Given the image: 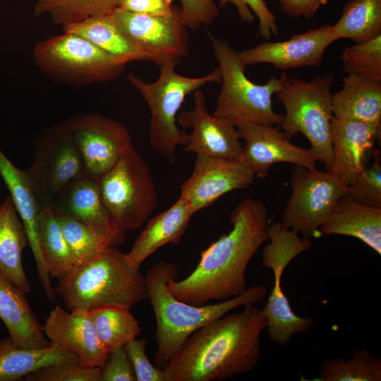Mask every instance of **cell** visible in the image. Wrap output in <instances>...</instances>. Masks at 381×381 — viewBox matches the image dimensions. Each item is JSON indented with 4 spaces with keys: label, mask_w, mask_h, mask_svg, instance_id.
Wrapping results in <instances>:
<instances>
[{
    "label": "cell",
    "mask_w": 381,
    "mask_h": 381,
    "mask_svg": "<svg viewBox=\"0 0 381 381\" xmlns=\"http://www.w3.org/2000/svg\"><path fill=\"white\" fill-rule=\"evenodd\" d=\"M232 229L201 252L195 269L185 279H169L167 287L178 300L200 306L225 301L248 289L246 271L260 246L267 240V209L260 200H243L229 217Z\"/></svg>",
    "instance_id": "1"
},
{
    "label": "cell",
    "mask_w": 381,
    "mask_h": 381,
    "mask_svg": "<svg viewBox=\"0 0 381 381\" xmlns=\"http://www.w3.org/2000/svg\"><path fill=\"white\" fill-rule=\"evenodd\" d=\"M267 325L255 304L207 323L162 369L166 381H222L249 373L259 362L260 336Z\"/></svg>",
    "instance_id": "2"
},
{
    "label": "cell",
    "mask_w": 381,
    "mask_h": 381,
    "mask_svg": "<svg viewBox=\"0 0 381 381\" xmlns=\"http://www.w3.org/2000/svg\"><path fill=\"white\" fill-rule=\"evenodd\" d=\"M176 264L161 261L150 269L145 277L148 299L156 320L157 350L155 365L163 369L186 339L207 323L232 310L262 302L267 288L251 286L240 296L215 304L193 305L176 298L169 291V279L176 277Z\"/></svg>",
    "instance_id": "3"
},
{
    "label": "cell",
    "mask_w": 381,
    "mask_h": 381,
    "mask_svg": "<svg viewBox=\"0 0 381 381\" xmlns=\"http://www.w3.org/2000/svg\"><path fill=\"white\" fill-rule=\"evenodd\" d=\"M68 310L89 311L107 304L132 308L148 299L145 277L140 267L110 247L87 262L73 267L54 289Z\"/></svg>",
    "instance_id": "4"
},
{
    "label": "cell",
    "mask_w": 381,
    "mask_h": 381,
    "mask_svg": "<svg viewBox=\"0 0 381 381\" xmlns=\"http://www.w3.org/2000/svg\"><path fill=\"white\" fill-rule=\"evenodd\" d=\"M176 66L174 64L159 66V78L152 83L133 73L127 77L149 107L150 147L171 164L176 161L177 147L188 142V134L177 125L178 112L186 96L207 83L221 80L219 67L204 76L191 78L176 73Z\"/></svg>",
    "instance_id": "5"
},
{
    "label": "cell",
    "mask_w": 381,
    "mask_h": 381,
    "mask_svg": "<svg viewBox=\"0 0 381 381\" xmlns=\"http://www.w3.org/2000/svg\"><path fill=\"white\" fill-rule=\"evenodd\" d=\"M213 54L221 71V90L213 115L236 126L244 123L280 125L284 115L272 108V96L281 87V80L272 77L263 85L250 80L239 52L222 37L208 32Z\"/></svg>",
    "instance_id": "6"
},
{
    "label": "cell",
    "mask_w": 381,
    "mask_h": 381,
    "mask_svg": "<svg viewBox=\"0 0 381 381\" xmlns=\"http://www.w3.org/2000/svg\"><path fill=\"white\" fill-rule=\"evenodd\" d=\"M281 87L275 94L286 114L279 127L290 138L302 133L310 143V150L329 170L332 161L330 128L333 116L331 86L334 75L318 76L310 81L290 78L283 71Z\"/></svg>",
    "instance_id": "7"
},
{
    "label": "cell",
    "mask_w": 381,
    "mask_h": 381,
    "mask_svg": "<svg viewBox=\"0 0 381 381\" xmlns=\"http://www.w3.org/2000/svg\"><path fill=\"white\" fill-rule=\"evenodd\" d=\"M33 60L45 74L75 85L114 80L123 73L127 64L84 37L65 32L38 42Z\"/></svg>",
    "instance_id": "8"
},
{
    "label": "cell",
    "mask_w": 381,
    "mask_h": 381,
    "mask_svg": "<svg viewBox=\"0 0 381 381\" xmlns=\"http://www.w3.org/2000/svg\"><path fill=\"white\" fill-rule=\"evenodd\" d=\"M98 180L107 210L116 225L125 232L139 229L157 205L149 166L133 145Z\"/></svg>",
    "instance_id": "9"
},
{
    "label": "cell",
    "mask_w": 381,
    "mask_h": 381,
    "mask_svg": "<svg viewBox=\"0 0 381 381\" xmlns=\"http://www.w3.org/2000/svg\"><path fill=\"white\" fill-rule=\"evenodd\" d=\"M267 235L270 242L263 248L262 264L272 270L274 285L262 310L267 320L270 339L284 346L294 334L308 332L313 323L312 318L294 313L281 286L285 268L296 256L310 249L313 243L310 238L300 237L297 231L282 222L267 226Z\"/></svg>",
    "instance_id": "10"
},
{
    "label": "cell",
    "mask_w": 381,
    "mask_h": 381,
    "mask_svg": "<svg viewBox=\"0 0 381 381\" xmlns=\"http://www.w3.org/2000/svg\"><path fill=\"white\" fill-rule=\"evenodd\" d=\"M291 193L282 214V222L304 238H310L327 220L338 201L349 193L344 184L329 171L294 166Z\"/></svg>",
    "instance_id": "11"
},
{
    "label": "cell",
    "mask_w": 381,
    "mask_h": 381,
    "mask_svg": "<svg viewBox=\"0 0 381 381\" xmlns=\"http://www.w3.org/2000/svg\"><path fill=\"white\" fill-rule=\"evenodd\" d=\"M25 171L42 210L50 208L61 191L85 172L66 123L37 142L32 164Z\"/></svg>",
    "instance_id": "12"
},
{
    "label": "cell",
    "mask_w": 381,
    "mask_h": 381,
    "mask_svg": "<svg viewBox=\"0 0 381 381\" xmlns=\"http://www.w3.org/2000/svg\"><path fill=\"white\" fill-rule=\"evenodd\" d=\"M111 14L121 30L159 67L177 65L188 54L190 39L181 6L174 5L169 16L139 14L120 8Z\"/></svg>",
    "instance_id": "13"
},
{
    "label": "cell",
    "mask_w": 381,
    "mask_h": 381,
    "mask_svg": "<svg viewBox=\"0 0 381 381\" xmlns=\"http://www.w3.org/2000/svg\"><path fill=\"white\" fill-rule=\"evenodd\" d=\"M66 125L80 155L85 173L98 179L132 145L128 129L102 114L78 116Z\"/></svg>",
    "instance_id": "14"
},
{
    "label": "cell",
    "mask_w": 381,
    "mask_h": 381,
    "mask_svg": "<svg viewBox=\"0 0 381 381\" xmlns=\"http://www.w3.org/2000/svg\"><path fill=\"white\" fill-rule=\"evenodd\" d=\"M255 177L242 159L196 155L193 171L180 195L197 212L227 193L249 187Z\"/></svg>",
    "instance_id": "15"
},
{
    "label": "cell",
    "mask_w": 381,
    "mask_h": 381,
    "mask_svg": "<svg viewBox=\"0 0 381 381\" xmlns=\"http://www.w3.org/2000/svg\"><path fill=\"white\" fill-rule=\"evenodd\" d=\"M236 127L240 139L245 143L242 160L258 178H265L272 165L279 162L315 169L319 161L317 155L310 149L291 143L279 126L244 123Z\"/></svg>",
    "instance_id": "16"
},
{
    "label": "cell",
    "mask_w": 381,
    "mask_h": 381,
    "mask_svg": "<svg viewBox=\"0 0 381 381\" xmlns=\"http://www.w3.org/2000/svg\"><path fill=\"white\" fill-rule=\"evenodd\" d=\"M332 25H325L318 28L296 34L286 41H265L239 52L247 66L270 64L275 68L285 70L306 66H319L327 47L337 41Z\"/></svg>",
    "instance_id": "17"
},
{
    "label": "cell",
    "mask_w": 381,
    "mask_h": 381,
    "mask_svg": "<svg viewBox=\"0 0 381 381\" xmlns=\"http://www.w3.org/2000/svg\"><path fill=\"white\" fill-rule=\"evenodd\" d=\"M177 121L181 127L192 129L183 151L242 159L243 145L236 127L209 113L204 92L200 89L193 92V108L180 112Z\"/></svg>",
    "instance_id": "18"
},
{
    "label": "cell",
    "mask_w": 381,
    "mask_h": 381,
    "mask_svg": "<svg viewBox=\"0 0 381 381\" xmlns=\"http://www.w3.org/2000/svg\"><path fill=\"white\" fill-rule=\"evenodd\" d=\"M50 342L71 352L86 367L102 368L109 351L99 339L90 312L80 309L66 311L56 306L42 325Z\"/></svg>",
    "instance_id": "19"
},
{
    "label": "cell",
    "mask_w": 381,
    "mask_h": 381,
    "mask_svg": "<svg viewBox=\"0 0 381 381\" xmlns=\"http://www.w3.org/2000/svg\"><path fill=\"white\" fill-rule=\"evenodd\" d=\"M0 175L10 193L14 207L25 228L32 251L38 279L49 301L56 302V294L43 260L38 236L39 217L42 210L25 171L17 168L0 149Z\"/></svg>",
    "instance_id": "20"
},
{
    "label": "cell",
    "mask_w": 381,
    "mask_h": 381,
    "mask_svg": "<svg viewBox=\"0 0 381 381\" xmlns=\"http://www.w3.org/2000/svg\"><path fill=\"white\" fill-rule=\"evenodd\" d=\"M381 127L357 120L331 119L330 172L349 186L364 168L365 156L380 137Z\"/></svg>",
    "instance_id": "21"
},
{
    "label": "cell",
    "mask_w": 381,
    "mask_h": 381,
    "mask_svg": "<svg viewBox=\"0 0 381 381\" xmlns=\"http://www.w3.org/2000/svg\"><path fill=\"white\" fill-rule=\"evenodd\" d=\"M25 293L0 272V318L17 346L40 349L52 344L32 310Z\"/></svg>",
    "instance_id": "22"
},
{
    "label": "cell",
    "mask_w": 381,
    "mask_h": 381,
    "mask_svg": "<svg viewBox=\"0 0 381 381\" xmlns=\"http://www.w3.org/2000/svg\"><path fill=\"white\" fill-rule=\"evenodd\" d=\"M50 209L57 215L67 216L87 225L120 229L103 202L98 178L85 172L61 191Z\"/></svg>",
    "instance_id": "23"
},
{
    "label": "cell",
    "mask_w": 381,
    "mask_h": 381,
    "mask_svg": "<svg viewBox=\"0 0 381 381\" xmlns=\"http://www.w3.org/2000/svg\"><path fill=\"white\" fill-rule=\"evenodd\" d=\"M188 202L180 195L169 209L152 218L135 239L126 256L134 266L140 265L167 243L178 244L195 214Z\"/></svg>",
    "instance_id": "24"
},
{
    "label": "cell",
    "mask_w": 381,
    "mask_h": 381,
    "mask_svg": "<svg viewBox=\"0 0 381 381\" xmlns=\"http://www.w3.org/2000/svg\"><path fill=\"white\" fill-rule=\"evenodd\" d=\"M320 229L325 235L356 238L381 255V208L366 206L344 196Z\"/></svg>",
    "instance_id": "25"
},
{
    "label": "cell",
    "mask_w": 381,
    "mask_h": 381,
    "mask_svg": "<svg viewBox=\"0 0 381 381\" xmlns=\"http://www.w3.org/2000/svg\"><path fill=\"white\" fill-rule=\"evenodd\" d=\"M342 88L332 95L333 116L381 127V82L348 74Z\"/></svg>",
    "instance_id": "26"
},
{
    "label": "cell",
    "mask_w": 381,
    "mask_h": 381,
    "mask_svg": "<svg viewBox=\"0 0 381 381\" xmlns=\"http://www.w3.org/2000/svg\"><path fill=\"white\" fill-rule=\"evenodd\" d=\"M28 245L25 228L8 196L0 203V272L26 294L30 293L31 285L23 267L22 253Z\"/></svg>",
    "instance_id": "27"
},
{
    "label": "cell",
    "mask_w": 381,
    "mask_h": 381,
    "mask_svg": "<svg viewBox=\"0 0 381 381\" xmlns=\"http://www.w3.org/2000/svg\"><path fill=\"white\" fill-rule=\"evenodd\" d=\"M68 362L80 364L78 356L54 344L26 349L17 346L9 337L0 339V381L23 380L42 368Z\"/></svg>",
    "instance_id": "28"
},
{
    "label": "cell",
    "mask_w": 381,
    "mask_h": 381,
    "mask_svg": "<svg viewBox=\"0 0 381 381\" xmlns=\"http://www.w3.org/2000/svg\"><path fill=\"white\" fill-rule=\"evenodd\" d=\"M62 28L65 32L81 36L102 50L127 63L150 61L148 56L121 30L111 13L90 17Z\"/></svg>",
    "instance_id": "29"
},
{
    "label": "cell",
    "mask_w": 381,
    "mask_h": 381,
    "mask_svg": "<svg viewBox=\"0 0 381 381\" xmlns=\"http://www.w3.org/2000/svg\"><path fill=\"white\" fill-rule=\"evenodd\" d=\"M57 217L72 255L73 267L124 241L125 231L122 230L92 226L64 215Z\"/></svg>",
    "instance_id": "30"
},
{
    "label": "cell",
    "mask_w": 381,
    "mask_h": 381,
    "mask_svg": "<svg viewBox=\"0 0 381 381\" xmlns=\"http://www.w3.org/2000/svg\"><path fill=\"white\" fill-rule=\"evenodd\" d=\"M130 308L126 305L107 304L89 310L97 333L109 353L123 347L141 333Z\"/></svg>",
    "instance_id": "31"
},
{
    "label": "cell",
    "mask_w": 381,
    "mask_h": 381,
    "mask_svg": "<svg viewBox=\"0 0 381 381\" xmlns=\"http://www.w3.org/2000/svg\"><path fill=\"white\" fill-rule=\"evenodd\" d=\"M339 39L362 43L381 35V0H349L332 25Z\"/></svg>",
    "instance_id": "32"
},
{
    "label": "cell",
    "mask_w": 381,
    "mask_h": 381,
    "mask_svg": "<svg viewBox=\"0 0 381 381\" xmlns=\"http://www.w3.org/2000/svg\"><path fill=\"white\" fill-rule=\"evenodd\" d=\"M38 236L42 255L50 277L61 279L74 265L58 217L50 208L43 209L40 214Z\"/></svg>",
    "instance_id": "33"
},
{
    "label": "cell",
    "mask_w": 381,
    "mask_h": 381,
    "mask_svg": "<svg viewBox=\"0 0 381 381\" xmlns=\"http://www.w3.org/2000/svg\"><path fill=\"white\" fill-rule=\"evenodd\" d=\"M320 381H380L381 359L366 349H357L349 360L327 358L322 364Z\"/></svg>",
    "instance_id": "34"
},
{
    "label": "cell",
    "mask_w": 381,
    "mask_h": 381,
    "mask_svg": "<svg viewBox=\"0 0 381 381\" xmlns=\"http://www.w3.org/2000/svg\"><path fill=\"white\" fill-rule=\"evenodd\" d=\"M121 0H37L35 15L49 14L61 25L81 22L90 17L109 14Z\"/></svg>",
    "instance_id": "35"
},
{
    "label": "cell",
    "mask_w": 381,
    "mask_h": 381,
    "mask_svg": "<svg viewBox=\"0 0 381 381\" xmlns=\"http://www.w3.org/2000/svg\"><path fill=\"white\" fill-rule=\"evenodd\" d=\"M341 59L344 73L381 82V35L347 47Z\"/></svg>",
    "instance_id": "36"
},
{
    "label": "cell",
    "mask_w": 381,
    "mask_h": 381,
    "mask_svg": "<svg viewBox=\"0 0 381 381\" xmlns=\"http://www.w3.org/2000/svg\"><path fill=\"white\" fill-rule=\"evenodd\" d=\"M375 157L374 163L364 167L349 186L347 196L360 204L381 208V165Z\"/></svg>",
    "instance_id": "37"
},
{
    "label": "cell",
    "mask_w": 381,
    "mask_h": 381,
    "mask_svg": "<svg viewBox=\"0 0 381 381\" xmlns=\"http://www.w3.org/2000/svg\"><path fill=\"white\" fill-rule=\"evenodd\" d=\"M25 381H102L101 368L77 363H61L42 368L27 375Z\"/></svg>",
    "instance_id": "38"
},
{
    "label": "cell",
    "mask_w": 381,
    "mask_h": 381,
    "mask_svg": "<svg viewBox=\"0 0 381 381\" xmlns=\"http://www.w3.org/2000/svg\"><path fill=\"white\" fill-rule=\"evenodd\" d=\"M236 6L240 19L246 23H252L255 17L252 11L259 20L258 32L265 40L277 35V18L269 9L264 0H219V7L224 8L228 4Z\"/></svg>",
    "instance_id": "39"
},
{
    "label": "cell",
    "mask_w": 381,
    "mask_h": 381,
    "mask_svg": "<svg viewBox=\"0 0 381 381\" xmlns=\"http://www.w3.org/2000/svg\"><path fill=\"white\" fill-rule=\"evenodd\" d=\"M147 339H133L123 348L131 363L136 381H166L162 369L153 365L146 354Z\"/></svg>",
    "instance_id": "40"
},
{
    "label": "cell",
    "mask_w": 381,
    "mask_h": 381,
    "mask_svg": "<svg viewBox=\"0 0 381 381\" xmlns=\"http://www.w3.org/2000/svg\"><path fill=\"white\" fill-rule=\"evenodd\" d=\"M185 23L193 30L210 25L219 15L214 0H181Z\"/></svg>",
    "instance_id": "41"
},
{
    "label": "cell",
    "mask_w": 381,
    "mask_h": 381,
    "mask_svg": "<svg viewBox=\"0 0 381 381\" xmlns=\"http://www.w3.org/2000/svg\"><path fill=\"white\" fill-rule=\"evenodd\" d=\"M102 381H136L131 363L123 347L109 353L101 368Z\"/></svg>",
    "instance_id": "42"
},
{
    "label": "cell",
    "mask_w": 381,
    "mask_h": 381,
    "mask_svg": "<svg viewBox=\"0 0 381 381\" xmlns=\"http://www.w3.org/2000/svg\"><path fill=\"white\" fill-rule=\"evenodd\" d=\"M174 0H121L118 8L132 13L152 16H169Z\"/></svg>",
    "instance_id": "43"
},
{
    "label": "cell",
    "mask_w": 381,
    "mask_h": 381,
    "mask_svg": "<svg viewBox=\"0 0 381 381\" xmlns=\"http://www.w3.org/2000/svg\"><path fill=\"white\" fill-rule=\"evenodd\" d=\"M282 10L291 17H313L329 0H277Z\"/></svg>",
    "instance_id": "44"
}]
</instances>
